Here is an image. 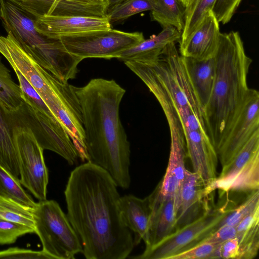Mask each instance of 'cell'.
<instances>
[{
  "label": "cell",
  "instance_id": "1",
  "mask_svg": "<svg viewBox=\"0 0 259 259\" xmlns=\"http://www.w3.org/2000/svg\"><path fill=\"white\" fill-rule=\"evenodd\" d=\"M117 187L106 171L88 161L68 178L66 215L87 259H125L133 251L134 238L121 218Z\"/></svg>",
  "mask_w": 259,
  "mask_h": 259
},
{
  "label": "cell",
  "instance_id": "2",
  "mask_svg": "<svg viewBox=\"0 0 259 259\" xmlns=\"http://www.w3.org/2000/svg\"><path fill=\"white\" fill-rule=\"evenodd\" d=\"M72 88L81 110L87 161L106 171L117 187L128 188L130 143L119 116L125 90L115 80L102 78Z\"/></svg>",
  "mask_w": 259,
  "mask_h": 259
},
{
  "label": "cell",
  "instance_id": "3",
  "mask_svg": "<svg viewBox=\"0 0 259 259\" xmlns=\"http://www.w3.org/2000/svg\"><path fill=\"white\" fill-rule=\"evenodd\" d=\"M131 69L146 85L162 109L177 116L190 160L199 162L210 158L215 149L210 139L204 108L175 44L167 45L152 64L136 63Z\"/></svg>",
  "mask_w": 259,
  "mask_h": 259
},
{
  "label": "cell",
  "instance_id": "4",
  "mask_svg": "<svg viewBox=\"0 0 259 259\" xmlns=\"http://www.w3.org/2000/svg\"><path fill=\"white\" fill-rule=\"evenodd\" d=\"M215 74L204 111L210 139L217 151L248 91L247 76L252 60L238 32L220 34L213 57Z\"/></svg>",
  "mask_w": 259,
  "mask_h": 259
},
{
  "label": "cell",
  "instance_id": "5",
  "mask_svg": "<svg viewBox=\"0 0 259 259\" xmlns=\"http://www.w3.org/2000/svg\"><path fill=\"white\" fill-rule=\"evenodd\" d=\"M0 18L7 32L39 65L62 82L76 77L82 60L67 52L58 39L36 29L35 18L10 0H0Z\"/></svg>",
  "mask_w": 259,
  "mask_h": 259
},
{
  "label": "cell",
  "instance_id": "6",
  "mask_svg": "<svg viewBox=\"0 0 259 259\" xmlns=\"http://www.w3.org/2000/svg\"><path fill=\"white\" fill-rule=\"evenodd\" d=\"M34 231L42 250L54 259H74L82 252L79 238L67 215L54 200L39 201L33 208Z\"/></svg>",
  "mask_w": 259,
  "mask_h": 259
},
{
  "label": "cell",
  "instance_id": "7",
  "mask_svg": "<svg viewBox=\"0 0 259 259\" xmlns=\"http://www.w3.org/2000/svg\"><path fill=\"white\" fill-rule=\"evenodd\" d=\"M11 121L28 128L39 145L44 150L58 154L70 165L76 163L79 158L77 150L62 124L52 117L23 101L13 111H7Z\"/></svg>",
  "mask_w": 259,
  "mask_h": 259
},
{
  "label": "cell",
  "instance_id": "8",
  "mask_svg": "<svg viewBox=\"0 0 259 259\" xmlns=\"http://www.w3.org/2000/svg\"><path fill=\"white\" fill-rule=\"evenodd\" d=\"M144 39L142 32H127L111 28L64 35L57 39L67 52L83 60L117 58L122 52Z\"/></svg>",
  "mask_w": 259,
  "mask_h": 259
},
{
  "label": "cell",
  "instance_id": "9",
  "mask_svg": "<svg viewBox=\"0 0 259 259\" xmlns=\"http://www.w3.org/2000/svg\"><path fill=\"white\" fill-rule=\"evenodd\" d=\"M228 212L206 210L197 218L179 227L153 246L145 248L137 259H169L203 242L220 226Z\"/></svg>",
  "mask_w": 259,
  "mask_h": 259
},
{
  "label": "cell",
  "instance_id": "10",
  "mask_svg": "<svg viewBox=\"0 0 259 259\" xmlns=\"http://www.w3.org/2000/svg\"><path fill=\"white\" fill-rule=\"evenodd\" d=\"M11 122L18 155L20 183L39 201L46 200L49 174L44 150L28 128Z\"/></svg>",
  "mask_w": 259,
  "mask_h": 259
},
{
  "label": "cell",
  "instance_id": "11",
  "mask_svg": "<svg viewBox=\"0 0 259 259\" xmlns=\"http://www.w3.org/2000/svg\"><path fill=\"white\" fill-rule=\"evenodd\" d=\"M257 131H259V92L249 88L236 116L217 150L222 167L232 160Z\"/></svg>",
  "mask_w": 259,
  "mask_h": 259
},
{
  "label": "cell",
  "instance_id": "12",
  "mask_svg": "<svg viewBox=\"0 0 259 259\" xmlns=\"http://www.w3.org/2000/svg\"><path fill=\"white\" fill-rule=\"evenodd\" d=\"M34 18L38 31L52 39H57L64 35L112 28L107 17L46 15Z\"/></svg>",
  "mask_w": 259,
  "mask_h": 259
},
{
  "label": "cell",
  "instance_id": "13",
  "mask_svg": "<svg viewBox=\"0 0 259 259\" xmlns=\"http://www.w3.org/2000/svg\"><path fill=\"white\" fill-rule=\"evenodd\" d=\"M220 34L219 22L212 11H209L186 40L180 42V55L198 60L213 58Z\"/></svg>",
  "mask_w": 259,
  "mask_h": 259
},
{
  "label": "cell",
  "instance_id": "14",
  "mask_svg": "<svg viewBox=\"0 0 259 259\" xmlns=\"http://www.w3.org/2000/svg\"><path fill=\"white\" fill-rule=\"evenodd\" d=\"M170 153L167 167L162 181L157 186L159 195L163 198L178 199L186 168V148L184 135L180 127H169Z\"/></svg>",
  "mask_w": 259,
  "mask_h": 259
},
{
  "label": "cell",
  "instance_id": "15",
  "mask_svg": "<svg viewBox=\"0 0 259 259\" xmlns=\"http://www.w3.org/2000/svg\"><path fill=\"white\" fill-rule=\"evenodd\" d=\"M149 196L151 201V213L145 248L157 243L178 228L175 198L161 197L158 194L157 187Z\"/></svg>",
  "mask_w": 259,
  "mask_h": 259
},
{
  "label": "cell",
  "instance_id": "16",
  "mask_svg": "<svg viewBox=\"0 0 259 259\" xmlns=\"http://www.w3.org/2000/svg\"><path fill=\"white\" fill-rule=\"evenodd\" d=\"M119 207L124 224L134 233L135 246L142 240L146 244L151 213L149 196L141 199L133 195H124L119 198Z\"/></svg>",
  "mask_w": 259,
  "mask_h": 259
},
{
  "label": "cell",
  "instance_id": "17",
  "mask_svg": "<svg viewBox=\"0 0 259 259\" xmlns=\"http://www.w3.org/2000/svg\"><path fill=\"white\" fill-rule=\"evenodd\" d=\"M181 32L172 26L163 27L157 35H152L122 52L117 57L124 62L132 61L148 64L156 61L165 46L180 40Z\"/></svg>",
  "mask_w": 259,
  "mask_h": 259
},
{
  "label": "cell",
  "instance_id": "18",
  "mask_svg": "<svg viewBox=\"0 0 259 259\" xmlns=\"http://www.w3.org/2000/svg\"><path fill=\"white\" fill-rule=\"evenodd\" d=\"M205 186L200 176L186 169L178 199L175 210L178 227L184 224L195 206L206 197Z\"/></svg>",
  "mask_w": 259,
  "mask_h": 259
},
{
  "label": "cell",
  "instance_id": "19",
  "mask_svg": "<svg viewBox=\"0 0 259 259\" xmlns=\"http://www.w3.org/2000/svg\"><path fill=\"white\" fill-rule=\"evenodd\" d=\"M182 57L191 82L204 108L209 100L214 81V58L198 60Z\"/></svg>",
  "mask_w": 259,
  "mask_h": 259
},
{
  "label": "cell",
  "instance_id": "20",
  "mask_svg": "<svg viewBox=\"0 0 259 259\" xmlns=\"http://www.w3.org/2000/svg\"><path fill=\"white\" fill-rule=\"evenodd\" d=\"M216 189L224 191L252 192L259 190V158L228 177L217 179L205 188L206 196Z\"/></svg>",
  "mask_w": 259,
  "mask_h": 259
},
{
  "label": "cell",
  "instance_id": "21",
  "mask_svg": "<svg viewBox=\"0 0 259 259\" xmlns=\"http://www.w3.org/2000/svg\"><path fill=\"white\" fill-rule=\"evenodd\" d=\"M0 166L17 179L20 168L13 132L7 110L0 103Z\"/></svg>",
  "mask_w": 259,
  "mask_h": 259
},
{
  "label": "cell",
  "instance_id": "22",
  "mask_svg": "<svg viewBox=\"0 0 259 259\" xmlns=\"http://www.w3.org/2000/svg\"><path fill=\"white\" fill-rule=\"evenodd\" d=\"M239 259H252L259 249V206L236 226Z\"/></svg>",
  "mask_w": 259,
  "mask_h": 259
},
{
  "label": "cell",
  "instance_id": "23",
  "mask_svg": "<svg viewBox=\"0 0 259 259\" xmlns=\"http://www.w3.org/2000/svg\"><path fill=\"white\" fill-rule=\"evenodd\" d=\"M151 11L153 20L162 27L172 26L182 32L184 26L185 7L180 0H154Z\"/></svg>",
  "mask_w": 259,
  "mask_h": 259
},
{
  "label": "cell",
  "instance_id": "24",
  "mask_svg": "<svg viewBox=\"0 0 259 259\" xmlns=\"http://www.w3.org/2000/svg\"><path fill=\"white\" fill-rule=\"evenodd\" d=\"M22 95L19 85L12 79L10 70L0 56V103L7 111H15L23 101Z\"/></svg>",
  "mask_w": 259,
  "mask_h": 259
},
{
  "label": "cell",
  "instance_id": "25",
  "mask_svg": "<svg viewBox=\"0 0 259 259\" xmlns=\"http://www.w3.org/2000/svg\"><path fill=\"white\" fill-rule=\"evenodd\" d=\"M257 158H259V131L252 135L232 160L222 167L220 175L217 178H222L232 175Z\"/></svg>",
  "mask_w": 259,
  "mask_h": 259
},
{
  "label": "cell",
  "instance_id": "26",
  "mask_svg": "<svg viewBox=\"0 0 259 259\" xmlns=\"http://www.w3.org/2000/svg\"><path fill=\"white\" fill-rule=\"evenodd\" d=\"M0 196L34 208L37 203L22 188L19 179L0 166Z\"/></svg>",
  "mask_w": 259,
  "mask_h": 259
},
{
  "label": "cell",
  "instance_id": "27",
  "mask_svg": "<svg viewBox=\"0 0 259 259\" xmlns=\"http://www.w3.org/2000/svg\"><path fill=\"white\" fill-rule=\"evenodd\" d=\"M217 0H191L185 8L184 26L179 42L186 40L206 13L212 11Z\"/></svg>",
  "mask_w": 259,
  "mask_h": 259
},
{
  "label": "cell",
  "instance_id": "28",
  "mask_svg": "<svg viewBox=\"0 0 259 259\" xmlns=\"http://www.w3.org/2000/svg\"><path fill=\"white\" fill-rule=\"evenodd\" d=\"M33 208L0 196V218L23 225L34 230Z\"/></svg>",
  "mask_w": 259,
  "mask_h": 259
},
{
  "label": "cell",
  "instance_id": "29",
  "mask_svg": "<svg viewBox=\"0 0 259 259\" xmlns=\"http://www.w3.org/2000/svg\"><path fill=\"white\" fill-rule=\"evenodd\" d=\"M154 0H124L110 9L107 17L110 23L121 21L138 13L152 11Z\"/></svg>",
  "mask_w": 259,
  "mask_h": 259
},
{
  "label": "cell",
  "instance_id": "30",
  "mask_svg": "<svg viewBox=\"0 0 259 259\" xmlns=\"http://www.w3.org/2000/svg\"><path fill=\"white\" fill-rule=\"evenodd\" d=\"M13 68L19 81L23 100L39 111L56 118L38 94L22 73L17 68Z\"/></svg>",
  "mask_w": 259,
  "mask_h": 259
},
{
  "label": "cell",
  "instance_id": "31",
  "mask_svg": "<svg viewBox=\"0 0 259 259\" xmlns=\"http://www.w3.org/2000/svg\"><path fill=\"white\" fill-rule=\"evenodd\" d=\"M258 206H259V190L251 192L243 202L230 213H228L220 226L228 225L236 227L240 221Z\"/></svg>",
  "mask_w": 259,
  "mask_h": 259
},
{
  "label": "cell",
  "instance_id": "32",
  "mask_svg": "<svg viewBox=\"0 0 259 259\" xmlns=\"http://www.w3.org/2000/svg\"><path fill=\"white\" fill-rule=\"evenodd\" d=\"M34 229L0 218V244L14 243L20 236L34 233Z\"/></svg>",
  "mask_w": 259,
  "mask_h": 259
},
{
  "label": "cell",
  "instance_id": "33",
  "mask_svg": "<svg viewBox=\"0 0 259 259\" xmlns=\"http://www.w3.org/2000/svg\"><path fill=\"white\" fill-rule=\"evenodd\" d=\"M220 244L202 242L198 244L171 256L169 259H217Z\"/></svg>",
  "mask_w": 259,
  "mask_h": 259
},
{
  "label": "cell",
  "instance_id": "34",
  "mask_svg": "<svg viewBox=\"0 0 259 259\" xmlns=\"http://www.w3.org/2000/svg\"><path fill=\"white\" fill-rule=\"evenodd\" d=\"M10 1L34 17L49 15L55 1V0Z\"/></svg>",
  "mask_w": 259,
  "mask_h": 259
},
{
  "label": "cell",
  "instance_id": "35",
  "mask_svg": "<svg viewBox=\"0 0 259 259\" xmlns=\"http://www.w3.org/2000/svg\"><path fill=\"white\" fill-rule=\"evenodd\" d=\"M0 258L54 259L44 250L36 251L17 247L1 250Z\"/></svg>",
  "mask_w": 259,
  "mask_h": 259
},
{
  "label": "cell",
  "instance_id": "36",
  "mask_svg": "<svg viewBox=\"0 0 259 259\" xmlns=\"http://www.w3.org/2000/svg\"><path fill=\"white\" fill-rule=\"evenodd\" d=\"M242 0H217L212 12L219 22L225 24L232 18Z\"/></svg>",
  "mask_w": 259,
  "mask_h": 259
},
{
  "label": "cell",
  "instance_id": "37",
  "mask_svg": "<svg viewBox=\"0 0 259 259\" xmlns=\"http://www.w3.org/2000/svg\"><path fill=\"white\" fill-rule=\"evenodd\" d=\"M236 227L228 225H222L211 233L203 242H207L217 244L226 241L236 236Z\"/></svg>",
  "mask_w": 259,
  "mask_h": 259
},
{
  "label": "cell",
  "instance_id": "38",
  "mask_svg": "<svg viewBox=\"0 0 259 259\" xmlns=\"http://www.w3.org/2000/svg\"><path fill=\"white\" fill-rule=\"evenodd\" d=\"M218 256V258L239 259L238 241L236 236L219 245Z\"/></svg>",
  "mask_w": 259,
  "mask_h": 259
},
{
  "label": "cell",
  "instance_id": "39",
  "mask_svg": "<svg viewBox=\"0 0 259 259\" xmlns=\"http://www.w3.org/2000/svg\"><path fill=\"white\" fill-rule=\"evenodd\" d=\"M79 3L97 6H106L107 7L106 0H71ZM108 9V8H107Z\"/></svg>",
  "mask_w": 259,
  "mask_h": 259
},
{
  "label": "cell",
  "instance_id": "40",
  "mask_svg": "<svg viewBox=\"0 0 259 259\" xmlns=\"http://www.w3.org/2000/svg\"><path fill=\"white\" fill-rule=\"evenodd\" d=\"M124 0H106L108 11L114 6L119 4ZM108 12V11H107Z\"/></svg>",
  "mask_w": 259,
  "mask_h": 259
},
{
  "label": "cell",
  "instance_id": "41",
  "mask_svg": "<svg viewBox=\"0 0 259 259\" xmlns=\"http://www.w3.org/2000/svg\"><path fill=\"white\" fill-rule=\"evenodd\" d=\"M185 8L189 5L191 0H180Z\"/></svg>",
  "mask_w": 259,
  "mask_h": 259
},
{
  "label": "cell",
  "instance_id": "42",
  "mask_svg": "<svg viewBox=\"0 0 259 259\" xmlns=\"http://www.w3.org/2000/svg\"><path fill=\"white\" fill-rule=\"evenodd\" d=\"M59 1H61V0H55V3H56V2H57Z\"/></svg>",
  "mask_w": 259,
  "mask_h": 259
}]
</instances>
